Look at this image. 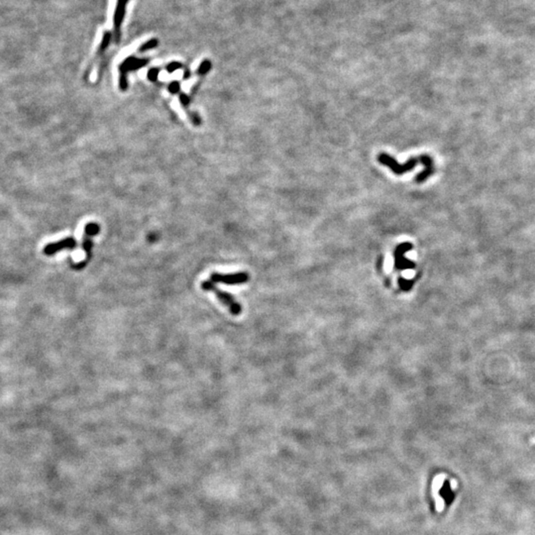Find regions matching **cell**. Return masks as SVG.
<instances>
[{"instance_id":"obj_17","label":"cell","mask_w":535,"mask_h":535,"mask_svg":"<svg viewBox=\"0 0 535 535\" xmlns=\"http://www.w3.org/2000/svg\"><path fill=\"white\" fill-rule=\"evenodd\" d=\"M188 117H189V119H190V121H191V123H192L193 125H196V126H200V125H201V117H200L197 113H190V112H189V113H188Z\"/></svg>"},{"instance_id":"obj_11","label":"cell","mask_w":535,"mask_h":535,"mask_svg":"<svg viewBox=\"0 0 535 535\" xmlns=\"http://www.w3.org/2000/svg\"><path fill=\"white\" fill-rule=\"evenodd\" d=\"M210 68H211V62L208 60H205L200 65L198 68V74L201 76H204L210 70Z\"/></svg>"},{"instance_id":"obj_20","label":"cell","mask_w":535,"mask_h":535,"mask_svg":"<svg viewBox=\"0 0 535 535\" xmlns=\"http://www.w3.org/2000/svg\"><path fill=\"white\" fill-rule=\"evenodd\" d=\"M190 78V71L188 68L184 69V80H188Z\"/></svg>"},{"instance_id":"obj_15","label":"cell","mask_w":535,"mask_h":535,"mask_svg":"<svg viewBox=\"0 0 535 535\" xmlns=\"http://www.w3.org/2000/svg\"><path fill=\"white\" fill-rule=\"evenodd\" d=\"M180 68H183V65L179 62H172L171 64H168L166 67V69H167V71L168 72V74H173V72H175L176 70H178Z\"/></svg>"},{"instance_id":"obj_12","label":"cell","mask_w":535,"mask_h":535,"mask_svg":"<svg viewBox=\"0 0 535 535\" xmlns=\"http://www.w3.org/2000/svg\"><path fill=\"white\" fill-rule=\"evenodd\" d=\"M157 46H158V40L152 39V40L148 41L147 43H145L144 45H142V46L140 47V49H139V51H140L141 53H144V52H146V51L150 50V49L156 48Z\"/></svg>"},{"instance_id":"obj_6","label":"cell","mask_w":535,"mask_h":535,"mask_svg":"<svg viewBox=\"0 0 535 535\" xmlns=\"http://www.w3.org/2000/svg\"><path fill=\"white\" fill-rule=\"evenodd\" d=\"M77 246H78L77 240L72 237H67L63 240L57 241L56 243H50V244H48L47 246H45L43 253L47 256H53L64 249L72 250L77 248Z\"/></svg>"},{"instance_id":"obj_8","label":"cell","mask_w":535,"mask_h":535,"mask_svg":"<svg viewBox=\"0 0 535 535\" xmlns=\"http://www.w3.org/2000/svg\"><path fill=\"white\" fill-rule=\"evenodd\" d=\"M440 495L441 497L443 498V500L445 501L446 504H450L452 502V501L454 500V493L452 492L451 490V487H450V484L448 481H445L444 484H443V487L440 491Z\"/></svg>"},{"instance_id":"obj_16","label":"cell","mask_w":535,"mask_h":535,"mask_svg":"<svg viewBox=\"0 0 535 535\" xmlns=\"http://www.w3.org/2000/svg\"><path fill=\"white\" fill-rule=\"evenodd\" d=\"M180 90H181V84H180V82L175 81V82H172L171 84H168V91L171 92L172 94H177V93L180 92Z\"/></svg>"},{"instance_id":"obj_7","label":"cell","mask_w":535,"mask_h":535,"mask_svg":"<svg viewBox=\"0 0 535 535\" xmlns=\"http://www.w3.org/2000/svg\"><path fill=\"white\" fill-rule=\"evenodd\" d=\"M127 1H128V0H118V4H117L116 10H115V15H114V34H115V36L114 37H115L116 42H118L119 39H120V27H121V23H122V20H123L124 14H125Z\"/></svg>"},{"instance_id":"obj_1","label":"cell","mask_w":535,"mask_h":535,"mask_svg":"<svg viewBox=\"0 0 535 535\" xmlns=\"http://www.w3.org/2000/svg\"><path fill=\"white\" fill-rule=\"evenodd\" d=\"M378 161L380 162V164L390 167L392 169V172L398 176L403 175L406 172H410L416 166L422 164L424 166V171L421 174H419L416 179L417 183L418 184L425 182L427 178L434 173L433 160L428 155H421L420 157H418V158H411L407 160L404 164L401 165L397 162L395 158L391 157L388 154L381 153L378 156Z\"/></svg>"},{"instance_id":"obj_5","label":"cell","mask_w":535,"mask_h":535,"mask_svg":"<svg viewBox=\"0 0 535 535\" xmlns=\"http://www.w3.org/2000/svg\"><path fill=\"white\" fill-rule=\"evenodd\" d=\"M413 248L412 244L409 242H404L402 243V244L399 245L396 250H395V268L396 270L398 271H402V270H409V269H415L416 268V264L409 261V260H406L404 259V254L408 251H410L411 249Z\"/></svg>"},{"instance_id":"obj_4","label":"cell","mask_w":535,"mask_h":535,"mask_svg":"<svg viewBox=\"0 0 535 535\" xmlns=\"http://www.w3.org/2000/svg\"><path fill=\"white\" fill-rule=\"evenodd\" d=\"M250 279V276L246 272H238L230 274L212 273L209 277V281L213 284H223L227 285H237L246 284Z\"/></svg>"},{"instance_id":"obj_3","label":"cell","mask_w":535,"mask_h":535,"mask_svg":"<svg viewBox=\"0 0 535 535\" xmlns=\"http://www.w3.org/2000/svg\"><path fill=\"white\" fill-rule=\"evenodd\" d=\"M149 63L147 59H137L135 57H129L127 58L122 64L119 67L120 77H119V87L121 90L125 91L128 87V82H127V74L129 71L137 70L139 68L144 67L146 65Z\"/></svg>"},{"instance_id":"obj_13","label":"cell","mask_w":535,"mask_h":535,"mask_svg":"<svg viewBox=\"0 0 535 535\" xmlns=\"http://www.w3.org/2000/svg\"><path fill=\"white\" fill-rule=\"evenodd\" d=\"M111 40V34L109 32H105L104 33V36H103V39H102V42H101V45L100 47V51H99V54H102L104 52L105 49L108 47L109 45V42Z\"/></svg>"},{"instance_id":"obj_14","label":"cell","mask_w":535,"mask_h":535,"mask_svg":"<svg viewBox=\"0 0 535 535\" xmlns=\"http://www.w3.org/2000/svg\"><path fill=\"white\" fill-rule=\"evenodd\" d=\"M159 72H160V69L159 68H156V67H153V68H150L149 71H148V75H147V78L150 82L152 83H155L158 81V77H159Z\"/></svg>"},{"instance_id":"obj_19","label":"cell","mask_w":535,"mask_h":535,"mask_svg":"<svg viewBox=\"0 0 535 535\" xmlns=\"http://www.w3.org/2000/svg\"><path fill=\"white\" fill-rule=\"evenodd\" d=\"M401 283H400V285L403 288V290H409L410 287L412 286L413 284V282L412 281H407V280H403L401 279Z\"/></svg>"},{"instance_id":"obj_10","label":"cell","mask_w":535,"mask_h":535,"mask_svg":"<svg viewBox=\"0 0 535 535\" xmlns=\"http://www.w3.org/2000/svg\"><path fill=\"white\" fill-rule=\"evenodd\" d=\"M100 231V226L97 223H94V222L87 223L84 227V234H86L88 236H91V237L99 234Z\"/></svg>"},{"instance_id":"obj_9","label":"cell","mask_w":535,"mask_h":535,"mask_svg":"<svg viewBox=\"0 0 535 535\" xmlns=\"http://www.w3.org/2000/svg\"><path fill=\"white\" fill-rule=\"evenodd\" d=\"M92 247H93V243H92L91 236H88V235L84 234V240H83V249L86 253V260L84 261L85 264H87V262L91 259Z\"/></svg>"},{"instance_id":"obj_18","label":"cell","mask_w":535,"mask_h":535,"mask_svg":"<svg viewBox=\"0 0 535 535\" xmlns=\"http://www.w3.org/2000/svg\"><path fill=\"white\" fill-rule=\"evenodd\" d=\"M179 100H180V102H181V104H182V105H183V106H184V108H186V107H187V106L189 105V103H190V99H189V96H188V95H186L185 93H180V97H179Z\"/></svg>"},{"instance_id":"obj_2","label":"cell","mask_w":535,"mask_h":535,"mask_svg":"<svg viewBox=\"0 0 535 535\" xmlns=\"http://www.w3.org/2000/svg\"><path fill=\"white\" fill-rule=\"evenodd\" d=\"M201 288L205 291H211V293H213L217 298V300L229 309L232 315H239L242 312V306L238 301H236L234 297L229 293H226V291H223L220 288H218L209 280L203 281L201 283Z\"/></svg>"}]
</instances>
